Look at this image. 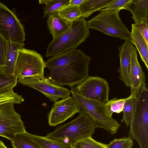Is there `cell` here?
Masks as SVG:
<instances>
[{
    "mask_svg": "<svg viewBox=\"0 0 148 148\" xmlns=\"http://www.w3.org/2000/svg\"><path fill=\"white\" fill-rule=\"evenodd\" d=\"M91 58L76 49L50 58L45 62L49 71L48 79L54 84L73 87L78 85L88 75Z\"/></svg>",
    "mask_w": 148,
    "mask_h": 148,
    "instance_id": "1",
    "label": "cell"
},
{
    "mask_svg": "<svg viewBox=\"0 0 148 148\" xmlns=\"http://www.w3.org/2000/svg\"><path fill=\"white\" fill-rule=\"evenodd\" d=\"M76 88L80 94L88 99L103 103H106L109 100V84L102 78L89 76Z\"/></svg>",
    "mask_w": 148,
    "mask_h": 148,
    "instance_id": "11",
    "label": "cell"
},
{
    "mask_svg": "<svg viewBox=\"0 0 148 148\" xmlns=\"http://www.w3.org/2000/svg\"><path fill=\"white\" fill-rule=\"evenodd\" d=\"M130 0H112L104 8L99 11L108 10L111 11H120L123 9L124 6Z\"/></svg>",
    "mask_w": 148,
    "mask_h": 148,
    "instance_id": "30",
    "label": "cell"
},
{
    "mask_svg": "<svg viewBox=\"0 0 148 148\" xmlns=\"http://www.w3.org/2000/svg\"><path fill=\"white\" fill-rule=\"evenodd\" d=\"M24 100L22 96L18 95L12 90L9 92L0 94V105L8 103L20 104Z\"/></svg>",
    "mask_w": 148,
    "mask_h": 148,
    "instance_id": "29",
    "label": "cell"
},
{
    "mask_svg": "<svg viewBox=\"0 0 148 148\" xmlns=\"http://www.w3.org/2000/svg\"><path fill=\"white\" fill-rule=\"evenodd\" d=\"M136 102V98L130 95L126 98L124 104L123 111V115L121 120L122 123H125L127 126L130 125Z\"/></svg>",
    "mask_w": 148,
    "mask_h": 148,
    "instance_id": "23",
    "label": "cell"
},
{
    "mask_svg": "<svg viewBox=\"0 0 148 148\" xmlns=\"http://www.w3.org/2000/svg\"><path fill=\"white\" fill-rule=\"evenodd\" d=\"M7 41L0 34V71L5 67Z\"/></svg>",
    "mask_w": 148,
    "mask_h": 148,
    "instance_id": "31",
    "label": "cell"
},
{
    "mask_svg": "<svg viewBox=\"0 0 148 148\" xmlns=\"http://www.w3.org/2000/svg\"><path fill=\"white\" fill-rule=\"evenodd\" d=\"M0 34L7 41L24 43L26 34L24 25L14 11L0 2Z\"/></svg>",
    "mask_w": 148,
    "mask_h": 148,
    "instance_id": "8",
    "label": "cell"
},
{
    "mask_svg": "<svg viewBox=\"0 0 148 148\" xmlns=\"http://www.w3.org/2000/svg\"><path fill=\"white\" fill-rule=\"evenodd\" d=\"M31 138L41 148H73L69 144L62 140L29 134Z\"/></svg>",
    "mask_w": 148,
    "mask_h": 148,
    "instance_id": "20",
    "label": "cell"
},
{
    "mask_svg": "<svg viewBox=\"0 0 148 148\" xmlns=\"http://www.w3.org/2000/svg\"><path fill=\"white\" fill-rule=\"evenodd\" d=\"M25 45L24 43L7 41L5 67L2 72L8 75H14L15 68L18 55Z\"/></svg>",
    "mask_w": 148,
    "mask_h": 148,
    "instance_id": "15",
    "label": "cell"
},
{
    "mask_svg": "<svg viewBox=\"0 0 148 148\" xmlns=\"http://www.w3.org/2000/svg\"><path fill=\"white\" fill-rule=\"evenodd\" d=\"M14 103L0 105V136L13 141L15 136L26 132L20 115L14 108Z\"/></svg>",
    "mask_w": 148,
    "mask_h": 148,
    "instance_id": "9",
    "label": "cell"
},
{
    "mask_svg": "<svg viewBox=\"0 0 148 148\" xmlns=\"http://www.w3.org/2000/svg\"><path fill=\"white\" fill-rule=\"evenodd\" d=\"M130 136L140 148H148V90L143 91L136 99L134 113L130 125Z\"/></svg>",
    "mask_w": 148,
    "mask_h": 148,
    "instance_id": "6",
    "label": "cell"
},
{
    "mask_svg": "<svg viewBox=\"0 0 148 148\" xmlns=\"http://www.w3.org/2000/svg\"><path fill=\"white\" fill-rule=\"evenodd\" d=\"M70 92L78 105L79 114L84 113L91 117L95 123L96 128H103L112 135L117 133L121 125L108 114L105 103L84 97L77 92L75 87H72Z\"/></svg>",
    "mask_w": 148,
    "mask_h": 148,
    "instance_id": "3",
    "label": "cell"
},
{
    "mask_svg": "<svg viewBox=\"0 0 148 148\" xmlns=\"http://www.w3.org/2000/svg\"><path fill=\"white\" fill-rule=\"evenodd\" d=\"M79 112L78 105L71 97L55 101L48 114L49 124L51 126H56Z\"/></svg>",
    "mask_w": 148,
    "mask_h": 148,
    "instance_id": "12",
    "label": "cell"
},
{
    "mask_svg": "<svg viewBox=\"0 0 148 148\" xmlns=\"http://www.w3.org/2000/svg\"><path fill=\"white\" fill-rule=\"evenodd\" d=\"M17 82L42 93L50 101L53 102L59 99L66 98L69 96L70 91L67 88L57 86L44 76L34 75L19 79Z\"/></svg>",
    "mask_w": 148,
    "mask_h": 148,
    "instance_id": "10",
    "label": "cell"
},
{
    "mask_svg": "<svg viewBox=\"0 0 148 148\" xmlns=\"http://www.w3.org/2000/svg\"><path fill=\"white\" fill-rule=\"evenodd\" d=\"M45 62L41 55L34 50L23 48L17 60L14 75L18 79L34 75L44 76Z\"/></svg>",
    "mask_w": 148,
    "mask_h": 148,
    "instance_id": "7",
    "label": "cell"
},
{
    "mask_svg": "<svg viewBox=\"0 0 148 148\" xmlns=\"http://www.w3.org/2000/svg\"><path fill=\"white\" fill-rule=\"evenodd\" d=\"M69 0H39V3L44 4L43 15L42 18L49 14L58 11L69 5Z\"/></svg>",
    "mask_w": 148,
    "mask_h": 148,
    "instance_id": "21",
    "label": "cell"
},
{
    "mask_svg": "<svg viewBox=\"0 0 148 148\" xmlns=\"http://www.w3.org/2000/svg\"><path fill=\"white\" fill-rule=\"evenodd\" d=\"M17 79L15 75H8L0 71V94L12 90L17 84Z\"/></svg>",
    "mask_w": 148,
    "mask_h": 148,
    "instance_id": "25",
    "label": "cell"
},
{
    "mask_svg": "<svg viewBox=\"0 0 148 148\" xmlns=\"http://www.w3.org/2000/svg\"><path fill=\"white\" fill-rule=\"evenodd\" d=\"M90 34L86 18L81 17L78 21L73 22L67 31L53 39L47 47L46 57L51 58L76 49Z\"/></svg>",
    "mask_w": 148,
    "mask_h": 148,
    "instance_id": "2",
    "label": "cell"
},
{
    "mask_svg": "<svg viewBox=\"0 0 148 148\" xmlns=\"http://www.w3.org/2000/svg\"><path fill=\"white\" fill-rule=\"evenodd\" d=\"M107 145L95 140L90 136L78 140L74 144L73 148H106Z\"/></svg>",
    "mask_w": 148,
    "mask_h": 148,
    "instance_id": "27",
    "label": "cell"
},
{
    "mask_svg": "<svg viewBox=\"0 0 148 148\" xmlns=\"http://www.w3.org/2000/svg\"><path fill=\"white\" fill-rule=\"evenodd\" d=\"M58 12L63 18L72 23L78 21L81 17L79 7L77 6L68 5Z\"/></svg>",
    "mask_w": 148,
    "mask_h": 148,
    "instance_id": "24",
    "label": "cell"
},
{
    "mask_svg": "<svg viewBox=\"0 0 148 148\" xmlns=\"http://www.w3.org/2000/svg\"><path fill=\"white\" fill-rule=\"evenodd\" d=\"M26 132L16 134L12 142L13 148H41Z\"/></svg>",
    "mask_w": 148,
    "mask_h": 148,
    "instance_id": "22",
    "label": "cell"
},
{
    "mask_svg": "<svg viewBox=\"0 0 148 148\" xmlns=\"http://www.w3.org/2000/svg\"><path fill=\"white\" fill-rule=\"evenodd\" d=\"M72 23L62 17L58 11L49 14L47 20L48 29L53 39L58 37L67 31L71 27Z\"/></svg>",
    "mask_w": 148,
    "mask_h": 148,
    "instance_id": "16",
    "label": "cell"
},
{
    "mask_svg": "<svg viewBox=\"0 0 148 148\" xmlns=\"http://www.w3.org/2000/svg\"><path fill=\"white\" fill-rule=\"evenodd\" d=\"M133 44L130 41L125 40L122 45L119 47V53L120 65L118 69L119 79L127 87H130V73L131 66V51Z\"/></svg>",
    "mask_w": 148,
    "mask_h": 148,
    "instance_id": "14",
    "label": "cell"
},
{
    "mask_svg": "<svg viewBox=\"0 0 148 148\" xmlns=\"http://www.w3.org/2000/svg\"><path fill=\"white\" fill-rule=\"evenodd\" d=\"M120 11H101L97 16L86 21L89 28L94 29L114 37L131 42V34L122 21Z\"/></svg>",
    "mask_w": 148,
    "mask_h": 148,
    "instance_id": "5",
    "label": "cell"
},
{
    "mask_svg": "<svg viewBox=\"0 0 148 148\" xmlns=\"http://www.w3.org/2000/svg\"><path fill=\"white\" fill-rule=\"evenodd\" d=\"M123 9L130 11L135 24L148 18V0H130L123 7Z\"/></svg>",
    "mask_w": 148,
    "mask_h": 148,
    "instance_id": "17",
    "label": "cell"
},
{
    "mask_svg": "<svg viewBox=\"0 0 148 148\" xmlns=\"http://www.w3.org/2000/svg\"><path fill=\"white\" fill-rule=\"evenodd\" d=\"M130 81L131 95L137 99L147 88L145 75L138 60L137 49L133 46L131 51Z\"/></svg>",
    "mask_w": 148,
    "mask_h": 148,
    "instance_id": "13",
    "label": "cell"
},
{
    "mask_svg": "<svg viewBox=\"0 0 148 148\" xmlns=\"http://www.w3.org/2000/svg\"><path fill=\"white\" fill-rule=\"evenodd\" d=\"M132 27L131 42L136 47L142 60L148 70V45L134 24H132Z\"/></svg>",
    "mask_w": 148,
    "mask_h": 148,
    "instance_id": "18",
    "label": "cell"
},
{
    "mask_svg": "<svg viewBox=\"0 0 148 148\" xmlns=\"http://www.w3.org/2000/svg\"><path fill=\"white\" fill-rule=\"evenodd\" d=\"M84 0H69V5L79 6Z\"/></svg>",
    "mask_w": 148,
    "mask_h": 148,
    "instance_id": "33",
    "label": "cell"
},
{
    "mask_svg": "<svg viewBox=\"0 0 148 148\" xmlns=\"http://www.w3.org/2000/svg\"><path fill=\"white\" fill-rule=\"evenodd\" d=\"M148 20H145L134 24L138 30L141 34L148 45Z\"/></svg>",
    "mask_w": 148,
    "mask_h": 148,
    "instance_id": "32",
    "label": "cell"
},
{
    "mask_svg": "<svg viewBox=\"0 0 148 148\" xmlns=\"http://www.w3.org/2000/svg\"><path fill=\"white\" fill-rule=\"evenodd\" d=\"M0 148H8L4 144L3 141L0 140Z\"/></svg>",
    "mask_w": 148,
    "mask_h": 148,
    "instance_id": "34",
    "label": "cell"
},
{
    "mask_svg": "<svg viewBox=\"0 0 148 148\" xmlns=\"http://www.w3.org/2000/svg\"><path fill=\"white\" fill-rule=\"evenodd\" d=\"M133 145V139L129 136L114 139L107 145L106 148H132Z\"/></svg>",
    "mask_w": 148,
    "mask_h": 148,
    "instance_id": "28",
    "label": "cell"
},
{
    "mask_svg": "<svg viewBox=\"0 0 148 148\" xmlns=\"http://www.w3.org/2000/svg\"><path fill=\"white\" fill-rule=\"evenodd\" d=\"M112 0H84L79 6L81 17L88 18L93 12L104 8Z\"/></svg>",
    "mask_w": 148,
    "mask_h": 148,
    "instance_id": "19",
    "label": "cell"
},
{
    "mask_svg": "<svg viewBox=\"0 0 148 148\" xmlns=\"http://www.w3.org/2000/svg\"><path fill=\"white\" fill-rule=\"evenodd\" d=\"M95 128L93 120L87 114L81 113L74 120L58 127L45 137L62 140L73 147L78 140L91 136Z\"/></svg>",
    "mask_w": 148,
    "mask_h": 148,
    "instance_id": "4",
    "label": "cell"
},
{
    "mask_svg": "<svg viewBox=\"0 0 148 148\" xmlns=\"http://www.w3.org/2000/svg\"><path fill=\"white\" fill-rule=\"evenodd\" d=\"M126 98H114L105 103L106 110L108 114L112 116L114 113H119L123 111L124 104Z\"/></svg>",
    "mask_w": 148,
    "mask_h": 148,
    "instance_id": "26",
    "label": "cell"
}]
</instances>
